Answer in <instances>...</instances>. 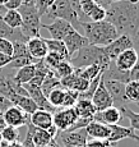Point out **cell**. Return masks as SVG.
Returning a JSON list of instances; mask_svg holds the SVG:
<instances>
[{
  "label": "cell",
  "instance_id": "obj_1",
  "mask_svg": "<svg viewBox=\"0 0 139 147\" xmlns=\"http://www.w3.org/2000/svg\"><path fill=\"white\" fill-rule=\"evenodd\" d=\"M106 21L112 24L119 35L134 37L139 33V3L118 1L106 8Z\"/></svg>",
  "mask_w": 139,
  "mask_h": 147
},
{
  "label": "cell",
  "instance_id": "obj_2",
  "mask_svg": "<svg viewBox=\"0 0 139 147\" xmlns=\"http://www.w3.org/2000/svg\"><path fill=\"white\" fill-rule=\"evenodd\" d=\"M81 30H83L87 42L98 47L109 45L119 36L116 28L106 19L100 22H82Z\"/></svg>",
  "mask_w": 139,
  "mask_h": 147
},
{
  "label": "cell",
  "instance_id": "obj_3",
  "mask_svg": "<svg viewBox=\"0 0 139 147\" xmlns=\"http://www.w3.org/2000/svg\"><path fill=\"white\" fill-rule=\"evenodd\" d=\"M70 64L74 67V69H79V68H86L93 64H98L102 67V69H106L110 64V59L106 56L103 53V49L98 46H93V45H84L83 47L77 51L73 56L69 59ZM102 70V72H103Z\"/></svg>",
  "mask_w": 139,
  "mask_h": 147
},
{
  "label": "cell",
  "instance_id": "obj_4",
  "mask_svg": "<svg viewBox=\"0 0 139 147\" xmlns=\"http://www.w3.org/2000/svg\"><path fill=\"white\" fill-rule=\"evenodd\" d=\"M19 14L22 16V27L21 31L30 37H37L40 36V28H41V16H40L37 8L35 4H23L18 9Z\"/></svg>",
  "mask_w": 139,
  "mask_h": 147
},
{
  "label": "cell",
  "instance_id": "obj_5",
  "mask_svg": "<svg viewBox=\"0 0 139 147\" xmlns=\"http://www.w3.org/2000/svg\"><path fill=\"white\" fill-rule=\"evenodd\" d=\"M88 134L86 129L79 131H64L58 132L55 137V141L61 147H84L88 142Z\"/></svg>",
  "mask_w": 139,
  "mask_h": 147
},
{
  "label": "cell",
  "instance_id": "obj_6",
  "mask_svg": "<svg viewBox=\"0 0 139 147\" xmlns=\"http://www.w3.org/2000/svg\"><path fill=\"white\" fill-rule=\"evenodd\" d=\"M77 119L74 107H59L52 113V123L59 132L68 131Z\"/></svg>",
  "mask_w": 139,
  "mask_h": 147
},
{
  "label": "cell",
  "instance_id": "obj_7",
  "mask_svg": "<svg viewBox=\"0 0 139 147\" xmlns=\"http://www.w3.org/2000/svg\"><path fill=\"white\" fill-rule=\"evenodd\" d=\"M102 49L110 60H115L119 54H121L128 49H133V40L128 35H119L114 41L103 46Z\"/></svg>",
  "mask_w": 139,
  "mask_h": 147
},
{
  "label": "cell",
  "instance_id": "obj_8",
  "mask_svg": "<svg viewBox=\"0 0 139 147\" xmlns=\"http://www.w3.org/2000/svg\"><path fill=\"white\" fill-rule=\"evenodd\" d=\"M3 119H4L7 125L21 128V127L27 125L30 123V115L22 111L19 107L12 105L3 113Z\"/></svg>",
  "mask_w": 139,
  "mask_h": 147
},
{
  "label": "cell",
  "instance_id": "obj_9",
  "mask_svg": "<svg viewBox=\"0 0 139 147\" xmlns=\"http://www.w3.org/2000/svg\"><path fill=\"white\" fill-rule=\"evenodd\" d=\"M101 78H102V76H101ZM102 82H103L107 92L110 94L112 101H114V106H115V104L118 105L116 107H121L125 105L126 100H125V95H124L125 83L120 81H116V80H103V78H102Z\"/></svg>",
  "mask_w": 139,
  "mask_h": 147
},
{
  "label": "cell",
  "instance_id": "obj_10",
  "mask_svg": "<svg viewBox=\"0 0 139 147\" xmlns=\"http://www.w3.org/2000/svg\"><path fill=\"white\" fill-rule=\"evenodd\" d=\"M61 41L64 42L65 47H66V51L69 54V59H70V56L74 55L81 47H83L84 45L88 44L86 37H84L79 31L74 30V28H72V30L64 36V38Z\"/></svg>",
  "mask_w": 139,
  "mask_h": 147
},
{
  "label": "cell",
  "instance_id": "obj_11",
  "mask_svg": "<svg viewBox=\"0 0 139 147\" xmlns=\"http://www.w3.org/2000/svg\"><path fill=\"white\" fill-rule=\"evenodd\" d=\"M91 101H92L96 111H100V110L107 109L110 106H114V101H112L110 94L107 92L106 87H105L103 82H102V78H101L100 83H98L97 88H96L95 94L92 96V98H91Z\"/></svg>",
  "mask_w": 139,
  "mask_h": 147
},
{
  "label": "cell",
  "instance_id": "obj_12",
  "mask_svg": "<svg viewBox=\"0 0 139 147\" xmlns=\"http://www.w3.org/2000/svg\"><path fill=\"white\" fill-rule=\"evenodd\" d=\"M123 119L119 107L116 106H110L107 109L96 111L93 114V120L98 121V123L106 124V125H114V124H119V121Z\"/></svg>",
  "mask_w": 139,
  "mask_h": 147
},
{
  "label": "cell",
  "instance_id": "obj_13",
  "mask_svg": "<svg viewBox=\"0 0 139 147\" xmlns=\"http://www.w3.org/2000/svg\"><path fill=\"white\" fill-rule=\"evenodd\" d=\"M26 47H27V51L31 55V58H33L36 61L44 60L46 54L49 53L46 44H45V40L41 36L30 37L27 40V42H26Z\"/></svg>",
  "mask_w": 139,
  "mask_h": 147
},
{
  "label": "cell",
  "instance_id": "obj_14",
  "mask_svg": "<svg viewBox=\"0 0 139 147\" xmlns=\"http://www.w3.org/2000/svg\"><path fill=\"white\" fill-rule=\"evenodd\" d=\"M110 131H111L110 132V137L107 138V141L110 143H116L121 140H125V138L134 140L139 143V136L130 127H123L119 125V124H114V125H110Z\"/></svg>",
  "mask_w": 139,
  "mask_h": 147
},
{
  "label": "cell",
  "instance_id": "obj_15",
  "mask_svg": "<svg viewBox=\"0 0 139 147\" xmlns=\"http://www.w3.org/2000/svg\"><path fill=\"white\" fill-rule=\"evenodd\" d=\"M41 27L46 28L49 31L51 36L50 38H54V40H63L64 36L73 28L69 22L64 21L61 18H55L51 24H41Z\"/></svg>",
  "mask_w": 139,
  "mask_h": 147
},
{
  "label": "cell",
  "instance_id": "obj_16",
  "mask_svg": "<svg viewBox=\"0 0 139 147\" xmlns=\"http://www.w3.org/2000/svg\"><path fill=\"white\" fill-rule=\"evenodd\" d=\"M138 61V53L135 51V49H128L121 54H119L118 58L114 60L115 65L118 69H120L121 72H130L132 68L137 64Z\"/></svg>",
  "mask_w": 139,
  "mask_h": 147
},
{
  "label": "cell",
  "instance_id": "obj_17",
  "mask_svg": "<svg viewBox=\"0 0 139 147\" xmlns=\"http://www.w3.org/2000/svg\"><path fill=\"white\" fill-rule=\"evenodd\" d=\"M30 123L33 127L40 129H49L51 125H54L52 123V113L47 111V110L37 109L35 113L30 115Z\"/></svg>",
  "mask_w": 139,
  "mask_h": 147
},
{
  "label": "cell",
  "instance_id": "obj_18",
  "mask_svg": "<svg viewBox=\"0 0 139 147\" xmlns=\"http://www.w3.org/2000/svg\"><path fill=\"white\" fill-rule=\"evenodd\" d=\"M84 129H86L88 137L93 138V140H102V141H107V138L110 137V132H111L110 131V125L98 123V121L95 120L91 121Z\"/></svg>",
  "mask_w": 139,
  "mask_h": 147
},
{
  "label": "cell",
  "instance_id": "obj_19",
  "mask_svg": "<svg viewBox=\"0 0 139 147\" xmlns=\"http://www.w3.org/2000/svg\"><path fill=\"white\" fill-rule=\"evenodd\" d=\"M12 105L19 107L22 111H24L26 114L31 115L32 113H35L36 110L38 109V106L36 105V102L30 97V96H14V97L10 100Z\"/></svg>",
  "mask_w": 139,
  "mask_h": 147
},
{
  "label": "cell",
  "instance_id": "obj_20",
  "mask_svg": "<svg viewBox=\"0 0 139 147\" xmlns=\"http://www.w3.org/2000/svg\"><path fill=\"white\" fill-rule=\"evenodd\" d=\"M75 114L78 118H93L96 109L91 100H78L74 105Z\"/></svg>",
  "mask_w": 139,
  "mask_h": 147
},
{
  "label": "cell",
  "instance_id": "obj_21",
  "mask_svg": "<svg viewBox=\"0 0 139 147\" xmlns=\"http://www.w3.org/2000/svg\"><path fill=\"white\" fill-rule=\"evenodd\" d=\"M36 76V67L35 64H30V65H26V67H22L19 69H17L15 74L13 76L14 80H15L18 83L21 84H24V83H28L30 81H32Z\"/></svg>",
  "mask_w": 139,
  "mask_h": 147
},
{
  "label": "cell",
  "instance_id": "obj_22",
  "mask_svg": "<svg viewBox=\"0 0 139 147\" xmlns=\"http://www.w3.org/2000/svg\"><path fill=\"white\" fill-rule=\"evenodd\" d=\"M126 102H132L139 106V81H129L124 88Z\"/></svg>",
  "mask_w": 139,
  "mask_h": 147
},
{
  "label": "cell",
  "instance_id": "obj_23",
  "mask_svg": "<svg viewBox=\"0 0 139 147\" xmlns=\"http://www.w3.org/2000/svg\"><path fill=\"white\" fill-rule=\"evenodd\" d=\"M32 141L36 147H44V146L50 145L54 141V138L47 132V129H40L35 127L32 132Z\"/></svg>",
  "mask_w": 139,
  "mask_h": 147
},
{
  "label": "cell",
  "instance_id": "obj_24",
  "mask_svg": "<svg viewBox=\"0 0 139 147\" xmlns=\"http://www.w3.org/2000/svg\"><path fill=\"white\" fill-rule=\"evenodd\" d=\"M1 19L8 27L13 30H18L22 27V16L18 10H7L1 16Z\"/></svg>",
  "mask_w": 139,
  "mask_h": 147
},
{
  "label": "cell",
  "instance_id": "obj_25",
  "mask_svg": "<svg viewBox=\"0 0 139 147\" xmlns=\"http://www.w3.org/2000/svg\"><path fill=\"white\" fill-rule=\"evenodd\" d=\"M59 86H60V80L54 74L52 70H50L41 83V91H42V94L47 97V95H49L54 88H56V87H59Z\"/></svg>",
  "mask_w": 139,
  "mask_h": 147
},
{
  "label": "cell",
  "instance_id": "obj_26",
  "mask_svg": "<svg viewBox=\"0 0 139 147\" xmlns=\"http://www.w3.org/2000/svg\"><path fill=\"white\" fill-rule=\"evenodd\" d=\"M45 44L47 46V50L52 53H58L65 59V60H69V54L66 51V47H65L64 42L61 40H54V38H44Z\"/></svg>",
  "mask_w": 139,
  "mask_h": 147
},
{
  "label": "cell",
  "instance_id": "obj_27",
  "mask_svg": "<svg viewBox=\"0 0 139 147\" xmlns=\"http://www.w3.org/2000/svg\"><path fill=\"white\" fill-rule=\"evenodd\" d=\"M65 91L66 90L63 88L61 86L54 88L52 91L47 95V101L50 102V105L54 107V109H59V107L63 106V101L65 97Z\"/></svg>",
  "mask_w": 139,
  "mask_h": 147
},
{
  "label": "cell",
  "instance_id": "obj_28",
  "mask_svg": "<svg viewBox=\"0 0 139 147\" xmlns=\"http://www.w3.org/2000/svg\"><path fill=\"white\" fill-rule=\"evenodd\" d=\"M102 67L98 65V64H93V65H89V67H86V68H79V69H75V72L81 76L82 78L87 81H92L95 80L97 76H100L102 73Z\"/></svg>",
  "mask_w": 139,
  "mask_h": 147
},
{
  "label": "cell",
  "instance_id": "obj_29",
  "mask_svg": "<svg viewBox=\"0 0 139 147\" xmlns=\"http://www.w3.org/2000/svg\"><path fill=\"white\" fill-rule=\"evenodd\" d=\"M119 110H120L123 117H125L126 119H129L130 128H132L133 131H139V113L133 111V110L129 109L126 105L119 107Z\"/></svg>",
  "mask_w": 139,
  "mask_h": 147
},
{
  "label": "cell",
  "instance_id": "obj_30",
  "mask_svg": "<svg viewBox=\"0 0 139 147\" xmlns=\"http://www.w3.org/2000/svg\"><path fill=\"white\" fill-rule=\"evenodd\" d=\"M52 72L59 80H63V78L68 77V76H70L74 72V67L70 64L69 60H63L61 63H59L58 65L54 68Z\"/></svg>",
  "mask_w": 139,
  "mask_h": 147
},
{
  "label": "cell",
  "instance_id": "obj_31",
  "mask_svg": "<svg viewBox=\"0 0 139 147\" xmlns=\"http://www.w3.org/2000/svg\"><path fill=\"white\" fill-rule=\"evenodd\" d=\"M18 138H19V131L15 127L5 125L4 129L1 131V133H0V140H4L9 143L18 141Z\"/></svg>",
  "mask_w": 139,
  "mask_h": 147
},
{
  "label": "cell",
  "instance_id": "obj_32",
  "mask_svg": "<svg viewBox=\"0 0 139 147\" xmlns=\"http://www.w3.org/2000/svg\"><path fill=\"white\" fill-rule=\"evenodd\" d=\"M63 60H65V59L60 55V54H58V53H52V51H49V53L46 54V56L44 58L45 64H46V65L49 67L51 70H52L54 68L58 65L59 63H61Z\"/></svg>",
  "mask_w": 139,
  "mask_h": 147
},
{
  "label": "cell",
  "instance_id": "obj_33",
  "mask_svg": "<svg viewBox=\"0 0 139 147\" xmlns=\"http://www.w3.org/2000/svg\"><path fill=\"white\" fill-rule=\"evenodd\" d=\"M89 22H100V21H105L106 19V9L101 7V5H96L92 9V12L88 16Z\"/></svg>",
  "mask_w": 139,
  "mask_h": 147
},
{
  "label": "cell",
  "instance_id": "obj_34",
  "mask_svg": "<svg viewBox=\"0 0 139 147\" xmlns=\"http://www.w3.org/2000/svg\"><path fill=\"white\" fill-rule=\"evenodd\" d=\"M77 101H78V92L66 90L65 91L64 101H63V106L61 107H74Z\"/></svg>",
  "mask_w": 139,
  "mask_h": 147
},
{
  "label": "cell",
  "instance_id": "obj_35",
  "mask_svg": "<svg viewBox=\"0 0 139 147\" xmlns=\"http://www.w3.org/2000/svg\"><path fill=\"white\" fill-rule=\"evenodd\" d=\"M0 53L4 55L12 56L13 55V42L8 38L0 37Z\"/></svg>",
  "mask_w": 139,
  "mask_h": 147
},
{
  "label": "cell",
  "instance_id": "obj_36",
  "mask_svg": "<svg viewBox=\"0 0 139 147\" xmlns=\"http://www.w3.org/2000/svg\"><path fill=\"white\" fill-rule=\"evenodd\" d=\"M27 128H28L27 129V134H26L24 141L22 142L23 143V147H36L35 143H33V141H32V132H33V128H35V127H33L31 123H28Z\"/></svg>",
  "mask_w": 139,
  "mask_h": 147
},
{
  "label": "cell",
  "instance_id": "obj_37",
  "mask_svg": "<svg viewBox=\"0 0 139 147\" xmlns=\"http://www.w3.org/2000/svg\"><path fill=\"white\" fill-rule=\"evenodd\" d=\"M22 4H23V0H8L4 4V8L7 10H18Z\"/></svg>",
  "mask_w": 139,
  "mask_h": 147
},
{
  "label": "cell",
  "instance_id": "obj_38",
  "mask_svg": "<svg viewBox=\"0 0 139 147\" xmlns=\"http://www.w3.org/2000/svg\"><path fill=\"white\" fill-rule=\"evenodd\" d=\"M110 142L109 141H102V140H93L86 143V147H109Z\"/></svg>",
  "mask_w": 139,
  "mask_h": 147
},
{
  "label": "cell",
  "instance_id": "obj_39",
  "mask_svg": "<svg viewBox=\"0 0 139 147\" xmlns=\"http://www.w3.org/2000/svg\"><path fill=\"white\" fill-rule=\"evenodd\" d=\"M12 60V56H8V55H4V54L0 53V69L1 68H5L8 64L10 63Z\"/></svg>",
  "mask_w": 139,
  "mask_h": 147
},
{
  "label": "cell",
  "instance_id": "obj_40",
  "mask_svg": "<svg viewBox=\"0 0 139 147\" xmlns=\"http://www.w3.org/2000/svg\"><path fill=\"white\" fill-rule=\"evenodd\" d=\"M9 147H23V143L19 142V141H15V142L9 143Z\"/></svg>",
  "mask_w": 139,
  "mask_h": 147
},
{
  "label": "cell",
  "instance_id": "obj_41",
  "mask_svg": "<svg viewBox=\"0 0 139 147\" xmlns=\"http://www.w3.org/2000/svg\"><path fill=\"white\" fill-rule=\"evenodd\" d=\"M0 147H9V142L4 140H0Z\"/></svg>",
  "mask_w": 139,
  "mask_h": 147
},
{
  "label": "cell",
  "instance_id": "obj_42",
  "mask_svg": "<svg viewBox=\"0 0 139 147\" xmlns=\"http://www.w3.org/2000/svg\"><path fill=\"white\" fill-rule=\"evenodd\" d=\"M44 147H61V146H59V145H58V143H56V141H55V140H54V141H52V142H51V143H50V145H47V146H44Z\"/></svg>",
  "mask_w": 139,
  "mask_h": 147
},
{
  "label": "cell",
  "instance_id": "obj_43",
  "mask_svg": "<svg viewBox=\"0 0 139 147\" xmlns=\"http://www.w3.org/2000/svg\"><path fill=\"white\" fill-rule=\"evenodd\" d=\"M7 1H8V0H0V5H3V7H4V4H5Z\"/></svg>",
  "mask_w": 139,
  "mask_h": 147
},
{
  "label": "cell",
  "instance_id": "obj_44",
  "mask_svg": "<svg viewBox=\"0 0 139 147\" xmlns=\"http://www.w3.org/2000/svg\"><path fill=\"white\" fill-rule=\"evenodd\" d=\"M109 147H116V145H115V143H110Z\"/></svg>",
  "mask_w": 139,
  "mask_h": 147
},
{
  "label": "cell",
  "instance_id": "obj_45",
  "mask_svg": "<svg viewBox=\"0 0 139 147\" xmlns=\"http://www.w3.org/2000/svg\"><path fill=\"white\" fill-rule=\"evenodd\" d=\"M4 13H5V12H1V10H0V17H1V16H3V14H4Z\"/></svg>",
  "mask_w": 139,
  "mask_h": 147
},
{
  "label": "cell",
  "instance_id": "obj_46",
  "mask_svg": "<svg viewBox=\"0 0 139 147\" xmlns=\"http://www.w3.org/2000/svg\"><path fill=\"white\" fill-rule=\"evenodd\" d=\"M79 1H84V0H79Z\"/></svg>",
  "mask_w": 139,
  "mask_h": 147
},
{
  "label": "cell",
  "instance_id": "obj_47",
  "mask_svg": "<svg viewBox=\"0 0 139 147\" xmlns=\"http://www.w3.org/2000/svg\"><path fill=\"white\" fill-rule=\"evenodd\" d=\"M138 1H139V0H138Z\"/></svg>",
  "mask_w": 139,
  "mask_h": 147
}]
</instances>
